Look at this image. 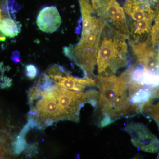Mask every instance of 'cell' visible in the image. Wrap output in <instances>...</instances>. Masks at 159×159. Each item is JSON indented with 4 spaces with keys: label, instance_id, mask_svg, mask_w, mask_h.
I'll list each match as a JSON object with an SVG mask.
<instances>
[{
    "label": "cell",
    "instance_id": "obj_8",
    "mask_svg": "<svg viewBox=\"0 0 159 159\" xmlns=\"http://www.w3.org/2000/svg\"><path fill=\"white\" fill-rule=\"evenodd\" d=\"M153 95L157 101L156 102L151 96L142 106L141 112L148 114L153 118L159 127V91L156 90Z\"/></svg>",
    "mask_w": 159,
    "mask_h": 159
},
{
    "label": "cell",
    "instance_id": "obj_6",
    "mask_svg": "<svg viewBox=\"0 0 159 159\" xmlns=\"http://www.w3.org/2000/svg\"><path fill=\"white\" fill-rule=\"evenodd\" d=\"M46 76L57 85L70 90L81 92L87 87H97L95 80L89 77L85 79L76 78L70 76L57 66L49 69Z\"/></svg>",
    "mask_w": 159,
    "mask_h": 159
},
{
    "label": "cell",
    "instance_id": "obj_11",
    "mask_svg": "<svg viewBox=\"0 0 159 159\" xmlns=\"http://www.w3.org/2000/svg\"><path fill=\"white\" fill-rule=\"evenodd\" d=\"M38 70L34 65H28L26 66V74L27 77L30 79H33L37 76Z\"/></svg>",
    "mask_w": 159,
    "mask_h": 159
},
{
    "label": "cell",
    "instance_id": "obj_7",
    "mask_svg": "<svg viewBox=\"0 0 159 159\" xmlns=\"http://www.w3.org/2000/svg\"><path fill=\"white\" fill-rule=\"evenodd\" d=\"M36 23L43 32L53 33L56 31L61 24V17L57 8L51 6L42 9L38 16Z\"/></svg>",
    "mask_w": 159,
    "mask_h": 159
},
{
    "label": "cell",
    "instance_id": "obj_13",
    "mask_svg": "<svg viewBox=\"0 0 159 159\" xmlns=\"http://www.w3.org/2000/svg\"><path fill=\"white\" fill-rule=\"evenodd\" d=\"M6 37H4V36H0V41H4L6 40Z\"/></svg>",
    "mask_w": 159,
    "mask_h": 159
},
{
    "label": "cell",
    "instance_id": "obj_5",
    "mask_svg": "<svg viewBox=\"0 0 159 159\" xmlns=\"http://www.w3.org/2000/svg\"><path fill=\"white\" fill-rule=\"evenodd\" d=\"M125 129L131 136L132 143L137 148L150 153L158 151V140L143 124L130 123L125 127Z\"/></svg>",
    "mask_w": 159,
    "mask_h": 159
},
{
    "label": "cell",
    "instance_id": "obj_12",
    "mask_svg": "<svg viewBox=\"0 0 159 159\" xmlns=\"http://www.w3.org/2000/svg\"><path fill=\"white\" fill-rule=\"evenodd\" d=\"M13 54H14V53H13ZM11 59L13 60L14 62L15 63H18L20 61L19 57L18 56L17 54L16 56L15 54H12V58H11Z\"/></svg>",
    "mask_w": 159,
    "mask_h": 159
},
{
    "label": "cell",
    "instance_id": "obj_9",
    "mask_svg": "<svg viewBox=\"0 0 159 159\" xmlns=\"http://www.w3.org/2000/svg\"><path fill=\"white\" fill-rule=\"evenodd\" d=\"M0 32L6 37L14 38L18 34L19 30L14 20L6 17L0 21Z\"/></svg>",
    "mask_w": 159,
    "mask_h": 159
},
{
    "label": "cell",
    "instance_id": "obj_2",
    "mask_svg": "<svg viewBox=\"0 0 159 159\" xmlns=\"http://www.w3.org/2000/svg\"><path fill=\"white\" fill-rule=\"evenodd\" d=\"M122 34L106 24L99 41L97 56L99 76L115 75L129 64L128 47Z\"/></svg>",
    "mask_w": 159,
    "mask_h": 159
},
{
    "label": "cell",
    "instance_id": "obj_3",
    "mask_svg": "<svg viewBox=\"0 0 159 159\" xmlns=\"http://www.w3.org/2000/svg\"><path fill=\"white\" fill-rule=\"evenodd\" d=\"M155 2V0H125L123 9L128 19L129 44L139 42L143 35L150 31L155 16L151 6Z\"/></svg>",
    "mask_w": 159,
    "mask_h": 159
},
{
    "label": "cell",
    "instance_id": "obj_10",
    "mask_svg": "<svg viewBox=\"0 0 159 159\" xmlns=\"http://www.w3.org/2000/svg\"><path fill=\"white\" fill-rule=\"evenodd\" d=\"M150 40L151 43L153 46L156 45L159 43V11L151 31Z\"/></svg>",
    "mask_w": 159,
    "mask_h": 159
},
{
    "label": "cell",
    "instance_id": "obj_1",
    "mask_svg": "<svg viewBox=\"0 0 159 159\" xmlns=\"http://www.w3.org/2000/svg\"><path fill=\"white\" fill-rule=\"evenodd\" d=\"M131 77L128 70L119 77L96 76L97 87L99 89V125L105 127L120 118L140 112L132 102L129 87Z\"/></svg>",
    "mask_w": 159,
    "mask_h": 159
},
{
    "label": "cell",
    "instance_id": "obj_4",
    "mask_svg": "<svg viewBox=\"0 0 159 159\" xmlns=\"http://www.w3.org/2000/svg\"><path fill=\"white\" fill-rule=\"evenodd\" d=\"M92 7L106 25L129 39L126 15L116 0H90Z\"/></svg>",
    "mask_w": 159,
    "mask_h": 159
},
{
    "label": "cell",
    "instance_id": "obj_14",
    "mask_svg": "<svg viewBox=\"0 0 159 159\" xmlns=\"http://www.w3.org/2000/svg\"><path fill=\"white\" fill-rule=\"evenodd\" d=\"M2 14H1V9H0V21H1V20H2Z\"/></svg>",
    "mask_w": 159,
    "mask_h": 159
}]
</instances>
